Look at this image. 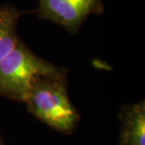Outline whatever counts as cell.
I'll list each match as a JSON object with an SVG mask.
<instances>
[{
	"label": "cell",
	"instance_id": "cell-6",
	"mask_svg": "<svg viewBox=\"0 0 145 145\" xmlns=\"http://www.w3.org/2000/svg\"><path fill=\"white\" fill-rule=\"evenodd\" d=\"M0 145H4L3 144V140L1 139V136H0Z\"/></svg>",
	"mask_w": 145,
	"mask_h": 145
},
{
	"label": "cell",
	"instance_id": "cell-5",
	"mask_svg": "<svg viewBox=\"0 0 145 145\" xmlns=\"http://www.w3.org/2000/svg\"><path fill=\"white\" fill-rule=\"evenodd\" d=\"M21 14L10 4L0 6V63L10 55L20 40L17 24Z\"/></svg>",
	"mask_w": 145,
	"mask_h": 145
},
{
	"label": "cell",
	"instance_id": "cell-1",
	"mask_svg": "<svg viewBox=\"0 0 145 145\" xmlns=\"http://www.w3.org/2000/svg\"><path fill=\"white\" fill-rule=\"evenodd\" d=\"M66 73L63 69L36 78L24 103L28 111L43 123L70 134L78 126L80 114L68 95Z\"/></svg>",
	"mask_w": 145,
	"mask_h": 145
},
{
	"label": "cell",
	"instance_id": "cell-3",
	"mask_svg": "<svg viewBox=\"0 0 145 145\" xmlns=\"http://www.w3.org/2000/svg\"><path fill=\"white\" fill-rule=\"evenodd\" d=\"M103 11L102 0H39L37 9L40 19L61 25L70 33H77L90 15Z\"/></svg>",
	"mask_w": 145,
	"mask_h": 145
},
{
	"label": "cell",
	"instance_id": "cell-2",
	"mask_svg": "<svg viewBox=\"0 0 145 145\" xmlns=\"http://www.w3.org/2000/svg\"><path fill=\"white\" fill-rule=\"evenodd\" d=\"M63 69L36 56L20 40L0 63V96L24 103L36 78Z\"/></svg>",
	"mask_w": 145,
	"mask_h": 145
},
{
	"label": "cell",
	"instance_id": "cell-4",
	"mask_svg": "<svg viewBox=\"0 0 145 145\" xmlns=\"http://www.w3.org/2000/svg\"><path fill=\"white\" fill-rule=\"evenodd\" d=\"M119 118V145H145L144 101L122 107Z\"/></svg>",
	"mask_w": 145,
	"mask_h": 145
}]
</instances>
